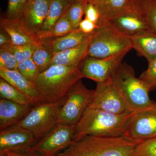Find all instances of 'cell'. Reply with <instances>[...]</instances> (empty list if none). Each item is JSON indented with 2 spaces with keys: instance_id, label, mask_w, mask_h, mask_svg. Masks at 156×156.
<instances>
[{
  "instance_id": "6da1fadb",
  "label": "cell",
  "mask_w": 156,
  "mask_h": 156,
  "mask_svg": "<svg viewBox=\"0 0 156 156\" xmlns=\"http://www.w3.org/2000/svg\"><path fill=\"white\" fill-rule=\"evenodd\" d=\"M133 113L117 114L89 107L76 125L73 142L89 135L122 136L126 124Z\"/></svg>"
},
{
  "instance_id": "7a4b0ae2",
  "label": "cell",
  "mask_w": 156,
  "mask_h": 156,
  "mask_svg": "<svg viewBox=\"0 0 156 156\" xmlns=\"http://www.w3.org/2000/svg\"><path fill=\"white\" fill-rule=\"evenodd\" d=\"M83 78L80 66L52 65L39 74L34 84L43 102H56L66 97L74 85Z\"/></svg>"
},
{
  "instance_id": "3957f363",
  "label": "cell",
  "mask_w": 156,
  "mask_h": 156,
  "mask_svg": "<svg viewBox=\"0 0 156 156\" xmlns=\"http://www.w3.org/2000/svg\"><path fill=\"white\" fill-rule=\"evenodd\" d=\"M112 78L129 111L137 112L156 108V102L149 95L150 90L144 81L136 77L131 66L122 62Z\"/></svg>"
},
{
  "instance_id": "277c9868",
  "label": "cell",
  "mask_w": 156,
  "mask_h": 156,
  "mask_svg": "<svg viewBox=\"0 0 156 156\" xmlns=\"http://www.w3.org/2000/svg\"><path fill=\"white\" fill-rule=\"evenodd\" d=\"M138 143L123 136H84L56 156H131Z\"/></svg>"
},
{
  "instance_id": "5b68a950",
  "label": "cell",
  "mask_w": 156,
  "mask_h": 156,
  "mask_svg": "<svg viewBox=\"0 0 156 156\" xmlns=\"http://www.w3.org/2000/svg\"><path fill=\"white\" fill-rule=\"evenodd\" d=\"M92 33L88 46L87 56L104 58L120 53H128L132 49L130 38L125 36L100 20Z\"/></svg>"
},
{
  "instance_id": "8992f818",
  "label": "cell",
  "mask_w": 156,
  "mask_h": 156,
  "mask_svg": "<svg viewBox=\"0 0 156 156\" xmlns=\"http://www.w3.org/2000/svg\"><path fill=\"white\" fill-rule=\"evenodd\" d=\"M66 97L58 102H42L34 105L17 125L30 131L38 140L58 124L59 110Z\"/></svg>"
},
{
  "instance_id": "52a82bcc",
  "label": "cell",
  "mask_w": 156,
  "mask_h": 156,
  "mask_svg": "<svg viewBox=\"0 0 156 156\" xmlns=\"http://www.w3.org/2000/svg\"><path fill=\"white\" fill-rule=\"evenodd\" d=\"M95 90L87 89L81 80L72 87L59 110L58 123L74 126L92 103Z\"/></svg>"
},
{
  "instance_id": "ba28073f",
  "label": "cell",
  "mask_w": 156,
  "mask_h": 156,
  "mask_svg": "<svg viewBox=\"0 0 156 156\" xmlns=\"http://www.w3.org/2000/svg\"><path fill=\"white\" fill-rule=\"evenodd\" d=\"M75 126L58 123L27 149L37 156H56L73 143Z\"/></svg>"
},
{
  "instance_id": "9c48e42d",
  "label": "cell",
  "mask_w": 156,
  "mask_h": 156,
  "mask_svg": "<svg viewBox=\"0 0 156 156\" xmlns=\"http://www.w3.org/2000/svg\"><path fill=\"white\" fill-rule=\"evenodd\" d=\"M123 137L139 143L156 136V108L133 113L128 119Z\"/></svg>"
},
{
  "instance_id": "30bf717a",
  "label": "cell",
  "mask_w": 156,
  "mask_h": 156,
  "mask_svg": "<svg viewBox=\"0 0 156 156\" xmlns=\"http://www.w3.org/2000/svg\"><path fill=\"white\" fill-rule=\"evenodd\" d=\"M127 53L124 52L104 58L87 56L80 65L83 78L90 79L97 83L107 80L112 78Z\"/></svg>"
},
{
  "instance_id": "8fae6325",
  "label": "cell",
  "mask_w": 156,
  "mask_h": 156,
  "mask_svg": "<svg viewBox=\"0 0 156 156\" xmlns=\"http://www.w3.org/2000/svg\"><path fill=\"white\" fill-rule=\"evenodd\" d=\"M89 107L117 114L131 112L118 92L112 78L97 83L94 97Z\"/></svg>"
},
{
  "instance_id": "7c38bea8",
  "label": "cell",
  "mask_w": 156,
  "mask_h": 156,
  "mask_svg": "<svg viewBox=\"0 0 156 156\" xmlns=\"http://www.w3.org/2000/svg\"><path fill=\"white\" fill-rule=\"evenodd\" d=\"M37 139L33 134L18 125L1 130L0 155L24 149L33 145Z\"/></svg>"
},
{
  "instance_id": "4fadbf2b",
  "label": "cell",
  "mask_w": 156,
  "mask_h": 156,
  "mask_svg": "<svg viewBox=\"0 0 156 156\" xmlns=\"http://www.w3.org/2000/svg\"><path fill=\"white\" fill-rule=\"evenodd\" d=\"M1 30L8 34L14 45L38 44L41 42L35 32L23 19L1 17Z\"/></svg>"
},
{
  "instance_id": "5bb4252c",
  "label": "cell",
  "mask_w": 156,
  "mask_h": 156,
  "mask_svg": "<svg viewBox=\"0 0 156 156\" xmlns=\"http://www.w3.org/2000/svg\"><path fill=\"white\" fill-rule=\"evenodd\" d=\"M106 21L113 28L130 38L150 30L142 17L133 9Z\"/></svg>"
},
{
  "instance_id": "9a60e30c",
  "label": "cell",
  "mask_w": 156,
  "mask_h": 156,
  "mask_svg": "<svg viewBox=\"0 0 156 156\" xmlns=\"http://www.w3.org/2000/svg\"><path fill=\"white\" fill-rule=\"evenodd\" d=\"M0 76L24 94L33 106L43 102L34 83L27 80L17 70L0 68Z\"/></svg>"
},
{
  "instance_id": "2e32d148",
  "label": "cell",
  "mask_w": 156,
  "mask_h": 156,
  "mask_svg": "<svg viewBox=\"0 0 156 156\" xmlns=\"http://www.w3.org/2000/svg\"><path fill=\"white\" fill-rule=\"evenodd\" d=\"M1 98L0 100V130L16 125L25 117L32 107Z\"/></svg>"
},
{
  "instance_id": "e0dca14e",
  "label": "cell",
  "mask_w": 156,
  "mask_h": 156,
  "mask_svg": "<svg viewBox=\"0 0 156 156\" xmlns=\"http://www.w3.org/2000/svg\"><path fill=\"white\" fill-rule=\"evenodd\" d=\"M52 0H31L22 19L35 32L41 30Z\"/></svg>"
},
{
  "instance_id": "ac0fdd59",
  "label": "cell",
  "mask_w": 156,
  "mask_h": 156,
  "mask_svg": "<svg viewBox=\"0 0 156 156\" xmlns=\"http://www.w3.org/2000/svg\"><path fill=\"white\" fill-rule=\"evenodd\" d=\"M91 2L99 11L100 20L103 21L119 17L132 10L131 0H95Z\"/></svg>"
},
{
  "instance_id": "d6986e66",
  "label": "cell",
  "mask_w": 156,
  "mask_h": 156,
  "mask_svg": "<svg viewBox=\"0 0 156 156\" xmlns=\"http://www.w3.org/2000/svg\"><path fill=\"white\" fill-rule=\"evenodd\" d=\"M89 42L77 47L53 53L51 65H58L70 67H78L87 56Z\"/></svg>"
},
{
  "instance_id": "ffe728a7",
  "label": "cell",
  "mask_w": 156,
  "mask_h": 156,
  "mask_svg": "<svg viewBox=\"0 0 156 156\" xmlns=\"http://www.w3.org/2000/svg\"><path fill=\"white\" fill-rule=\"evenodd\" d=\"M132 49L140 56L145 57L148 63L156 58V34L147 31L136 36L130 38Z\"/></svg>"
},
{
  "instance_id": "44dd1931",
  "label": "cell",
  "mask_w": 156,
  "mask_h": 156,
  "mask_svg": "<svg viewBox=\"0 0 156 156\" xmlns=\"http://www.w3.org/2000/svg\"><path fill=\"white\" fill-rule=\"evenodd\" d=\"M92 34L84 33L77 28L63 36L45 41L48 42L52 48L53 53H57L77 47L89 42Z\"/></svg>"
},
{
  "instance_id": "7402d4cb",
  "label": "cell",
  "mask_w": 156,
  "mask_h": 156,
  "mask_svg": "<svg viewBox=\"0 0 156 156\" xmlns=\"http://www.w3.org/2000/svg\"><path fill=\"white\" fill-rule=\"evenodd\" d=\"M132 9L156 34V0H131Z\"/></svg>"
},
{
  "instance_id": "603a6c76",
  "label": "cell",
  "mask_w": 156,
  "mask_h": 156,
  "mask_svg": "<svg viewBox=\"0 0 156 156\" xmlns=\"http://www.w3.org/2000/svg\"><path fill=\"white\" fill-rule=\"evenodd\" d=\"M71 0H52L47 18L45 20L41 30H51L56 22L64 15Z\"/></svg>"
},
{
  "instance_id": "cb8c5ba5",
  "label": "cell",
  "mask_w": 156,
  "mask_h": 156,
  "mask_svg": "<svg viewBox=\"0 0 156 156\" xmlns=\"http://www.w3.org/2000/svg\"><path fill=\"white\" fill-rule=\"evenodd\" d=\"M70 21L64 14L49 31H40L37 33L40 41H47L63 36L74 30Z\"/></svg>"
},
{
  "instance_id": "d4e9b609",
  "label": "cell",
  "mask_w": 156,
  "mask_h": 156,
  "mask_svg": "<svg viewBox=\"0 0 156 156\" xmlns=\"http://www.w3.org/2000/svg\"><path fill=\"white\" fill-rule=\"evenodd\" d=\"M53 51L47 41H41L37 45L31 58L36 64L40 73L51 66Z\"/></svg>"
},
{
  "instance_id": "484cf974",
  "label": "cell",
  "mask_w": 156,
  "mask_h": 156,
  "mask_svg": "<svg viewBox=\"0 0 156 156\" xmlns=\"http://www.w3.org/2000/svg\"><path fill=\"white\" fill-rule=\"evenodd\" d=\"M0 95L1 98L16 103L32 105L30 101L24 94L1 78L0 79Z\"/></svg>"
},
{
  "instance_id": "4316f807",
  "label": "cell",
  "mask_w": 156,
  "mask_h": 156,
  "mask_svg": "<svg viewBox=\"0 0 156 156\" xmlns=\"http://www.w3.org/2000/svg\"><path fill=\"white\" fill-rule=\"evenodd\" d=\"M88 0H73L70 3L65 15L70 21L75 29L78 28L85 13Z\"/></svg>"
},
{
  "instance_id": "83f0119b",
  "label": "cell",
  "mask_w": 156,
  "mask_h": 156,
  "mask_svg": "<svg viewBox=\"0 0 156 156\" xmlns=\"http://www.w3.org/2000/svg\"><path fill=\"white\" fill-rule=\"evenodd\" d=\"M38 44L17 45H14L11 43L2 46L0 48L8 50L12 53L17 59L18 62L20 63L31 58L34 51Z\"/></svg>"
},
{
  "instance_id": "f1b7e54d",
  "label": "cell",
  "mask_w": 156,
  "mask_h": 156,
  "mask_svg": "<svg viewBox=\"0 0 156 156\" xmlns=\"http://www.w3.org/2000/svg\"><path fill=\"white\" fill-rule=\"evenodd\" d=\"M17 70L27 80L33 83L40 73L37 66L31 58L19 63Z\"/></svg>"
},
{
  "instance_id": "f546056e",
  "label": "cell",
  "mask_w": 156,
  "mask_h": 156,
  "mask_svg": "<svg viewBox=\"0 0 156 156\" xmlns=\"http://www.w3.org/2000/svg\"><path fill=\"white\" fill-rule=\"evenodd\" d=\"M30 0H9L6 17L22 19Z\"/></svg>"
},
{
  "instance_id": "4dcf8cb0",
  "label": "cell",
  "mask_w": 156,
  "mask_h": 156,
  "mask_svg": "<svg viewBox=\"0 0 156 156\" xmlns=\"http://www.w3.org/2000/svg\"><path fill=\"white\" fill-rule=\"evenodd\" d=\"M131 156H156V136L137 144Z\"/></svg>"
},
{
  "instance_id": "1f68e13d",
  "label": "cell",
  "mask_w": 156,
  "mask_h": 156,
  "mask_svg": "<svg viewBox=\"0 0 156 156\" xmlns=\"http://www.w3.org/2000/svg\"><path fill=\"white\" fill-rule=\"evenodd\" d=\"M139 78L144 82L150 91L156 89V58L148 63L147 69L142 73Z\"/></svg>"
},
{
  "instance_id": "d6a6232c",
  "label": "cell",
  "mask_w": 156,
  "mask_h": 156,
  "mask_svg": "<svg viewBox=\"0 0 156 156\" xmlns=\"http://www.w3.org/2000/svg\"><path fill=\"white\" fill-rule=\"evenodd\" d=\"M19 62L15 56L9 51L0 48V68L15 70Z\"/></svg>"
},
{
  "instance_id": "836d02e7",
  "label": "cell",
  "mask_w": 156,
  "mask_h": 156,
  "mask_svg": "<svg viewBox=\"0 0 156 156\" xmlns=\"http://www.w3.org/2000/svg\"><path fill=\"white\" fill-rule=\"evenodd\" d=\"M85 18L95 24H98L100 20V15L99 11L95 5L91 2H88L85 9Z\"/></svg>"
},
{
  "instance_id": "e575fe53",
  "label": "cell",
  "mask_w": 156,
  "mask_h": 156,
  "mask_svg": "<svg viewBox=\"0 0 156 156\" xmlns=\"http://www.w3.org/2000/svg\"><path fill=\"white\" fill-rule=\"evenodd\" d=\"M97 27V24L85 18L80 23L78 28L84 33L91 34L95 31Z\"/></svg>"
},
{
  "instance_id": "d590c367",
  "label": "cell",
  "mask_w": 156,
  "mask_h": 156,
  "mask_svg": "<svg viewBox=\"0 0 156 156\" xmlns=\"http://www.w3.org/2000/svg\"><path fill=\"white\" fill-rule=\"evenodd\" d=\"M11 156H37L29 150L28 149L11 151L7 153Z\"/></svg>"
},
{
  "instance_id": "8d00e7d4",
  "label": "cell",
  "mask_w": 156,
  "mask_h": 156,
  "mask_svg": "<svg viewBox=\"0 0 156 156\" xmlns=\"http://www.w3.org/2000/svg\"><path fill=\"white\" fill-rule=\"evenodd\" d=\"M12 43L10 37L4 31L1 30L0 33V46H4Z\"/></svg>"
},
{
  "instance_id": "74e56055",
  "label": "cell",
  "mask_w": 156,
  "mask_h": 156,
  "mask_svg": "<svg viewBox=\"0 0 156 156\" xmlns=\"http://www.w3.org/2000/svg\"><path fill=\"white\" fill-rule=\"evenodd\" d=\"M0 156H11L8 154H3L0 155Z\"/></svg>"
},
{
  "instance_id": "f35d334b",
  "label": "cell",
  "mask_w": 156,
  "mask_h": 156,
  "mask_svg": "<svg viewBox=\"0 0 156 156\" xmlns=\"http://www.w3.org/2000/svg\"><path fill=\"white\" fill-rule=\"evenodd\" d=\"M88 2H93V1H95V0H88Z\"/></svg>"
},
{
  "instance_id": "ab89813d",
  "label": "cell",
  "mask_w": 156,
  "mask_h": 156,
  "mask_svg": "<svg viewBox=\"0 0 156 156\" xmlns=\"http://www.w3.org/2000/svg\"><path fill=\"white\" fill-rule=\"evenodd\" d=\"M30 1H31V0H30Z\"/></svg>"
},
{
  "instance_id": "60d3db41",
  "label": "cell",
  "mask_w": 156,
  "mask_h": 156,
  "mask_svg": "<svg viewBox=\"0 0 156 156\" xmlns=\"http://www.w3.org/2000/svg\"><path fill=\"white\" fill-rule=\"evenodd\" d=\"M71 1H73V0H71Z\"/></svg>"
}]
</instances>
